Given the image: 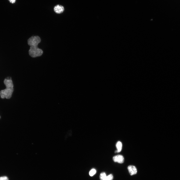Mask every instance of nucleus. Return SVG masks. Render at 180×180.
I'll use <instances>...</instances> for the list:
<instances>
[{
    "label": "nucleus",
    "instance_id": "obj_4",
    "mask_svg": "<svg viewBox=\"0 0 180 180\" xmlns=\"http://www.w3.org/2000/svg\"><path fill=\"white\" fill-rule=\"evenodd\" d=\"M54 10L56 13L57 14H60L64 12V8L61 5L57 4L54 7Z\"/></svg>",
    "mask_w": 180,
    "mask_h": 180
},
{
    "label": "nucleus",
    "instance_id": "obj_3",
    "mask_svg": "<svg viewBox=\"0 0 180 180\" xmlns=\"http://www.w3.org/2000/svg\"><path fill=\"white\" fill-rule=\"evenodd\" d=\"M40 38L38 36H32L28 40V44L30 46H38L41 42Z\"/></svg>",
    "mask_w": 180,
    "mask_h": 180
},
{
    "label": "nucleus",
    "instance_id": "obj_6",
    "mask_svg": "<svg viewBox=\"0 0 180 180\" xmlns=\"http://www.w3.org/2000/svg\"><path fill=\"white\" fill-rule=\"evenodd\" d=\"M4 83L6 87L13 88V84L10 78L5 79L4 80Z\"/></svg>",
    "mask_w": 180,
    "mask_h": 180
},
{
    "label": "nucleus",
    "instance_id": "obj_12",
    "mask_svg": "<svg viewBox=\"0 0 180 180\" xmlns=\"http://www.w3.org/2000/svg\"><path fill=\"white\" fill-rule=\"evenodd\" d=\"M0 180H9L7 176H4L0 177Z\"/></svg>",
    "mask_w": 180,
    "mask_h": 180
},
{
    "label": "nucleus",
    "instance_id": "obj_8",
    "mask_svg": "<svg viewBox=\"0 0 180 180\" xmlns=\"http://www.w3.org/2000/svg\"><path fill=\"white\" fill-rule=\"evenodd\" d=\"M122 144L120 141H118L116 144V146L117 149V150L115 151V152H119L121 151L122 148Z\"/></svg>",
    "mask_w": 180,
    "mask_h": 180
},
{
    "label": "nucleus",
    "instance_id": "obj_9",
    "mask_svg": "<svg viewBox=\"0 0 180 180\" xmlns=\"http://www.w3.org/2000/svg\"><path fill=\"white\" fill-rule=\"evenodd\" d=\"M106 174L104 172L101 173L100 176V180H105L106 177Z\"/></svg>",
    "mask_w": 180,
    "mask_h": 180
},
{
    "label": "nucleus",
    "instance_id": "obj_5",
    "mask_svg": "<svg viewBox=\"0 0 180 180\" xmlns=\"http://www.w3.org/2000/svg\"><path fill=\"white\" fill-rule=\"evenodd\" d=\"M113 160L115 162L122 164L124 162V158L123 156L121 155H118L113 157Z\"/></svg>",
    "mask_w": 180,
    "mask_h": 180
},
{
    "label": "nucleus",
    "instance_id": "obj_13",
    "mask_svg": "<svg viewBox=\"0 0 180 180\" xmlns=\"http://www.w3.org/2000/svg\"><path fill=\"white\" fill-rule=\"evenodd\" d=\"M12 4H14V3L15 2L16 0H8Z\"/></svg>",
    "mask_w": 180,
    "mask_h": 180
},
{
    "label": "nucleus",
    "instance_id": "obj_2",
    "mask_svg": "<svg viewBox=\"0 0 180 180\" xmlns=\"http://www.w3.org/2000/svg\"><path fill=\"white\" fill-rule=\"evenodd\" d=\"M14 90V88L6 87L0 91V96L2 98L9 99L11 97Z\"/></svg>",
    "mask_w": 180,
    "mask_h": 180
},
{
    "label": "nucleus",
    "instance_id": "obj_7",
    "mask_svg": "<svg viewBox=\"0 0 180 180\" xmlns=\"http://www.w3.org/2000/svg\"><path fill=\"white\" fill-rule=\"evenodd\" d=\"M128 168L131 175H133L136 174L137 170L135 166L132 165L129 166L128 167Z\"/></svg>",
    "mask_w": 180,
    "mask_h": 180
},
{
    "label": "nucleus",
    "instance_id": "obj_11",
    "mask_svg": "<svg viewBox=\"0 0 180 180\" xmlns=\"http://www.w3.org/2000/svg\"><path fill=\"white\" fill-rule=\"evenodd\" d=\"M113 178V176L112 174H110L108 176H106L105 180H112Z\"/></svg>",
    "mask_w": 180,
    "mask_h": 180
},
{
    "label": "nucleus",
    "instance_id": "obj_14",
    "mask_svg": "<svg viewBox=\"0 0 180 180\" xmlns=\"http://www.w3.org/2000/svg\"></svg>",
    "mask_w": 180,
    "mask_h": 180
},
{
    "label": "nucleus",
    "instance_id": "obj_10",
    "mask_svg": "<svg viewBox=\"0 0 180 180\" xmlns=\"http://www.w3.org/2000/svg\"><path fill=\"white\" fill-rule=\"evenodd\" d=\"M96 170L94 169H92L90 172L89 174L91 176H92L94 175L96 173Z\"/></svg>",
    "mask_w": 180,
    "mask_h": 180
},
{
    "label": "nucleus",
    "instance_id": "obj_1",
    "mask_svg": "<svg viewBox=\"0 0 180 180\" xmlns=\"http://www.w3.org/2000/svg\"><path fill=\"white\" fill-rule=\"evenodd\" d=\"M43 53L42 50L38 48V46H30L29 50L30 55L32 58L41 56Z\"/></svg>",
    "mask_w": 180,
    "mask_h": 180
}]
</instances>
